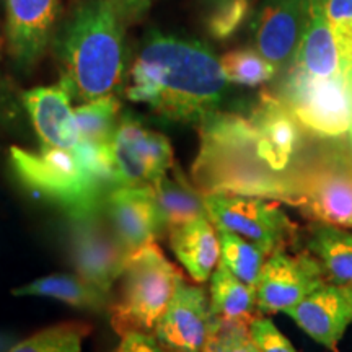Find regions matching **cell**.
I'll list each match as a JSON object with an SVG mask.
<instances>
[{"instance_id":"cell-25","label":"cell","mask_w":352,"mask_h":352,"mask_svg":"<svg viewBox=\"0 0 352 352\" xmlns=\"http://www.w3.org/2000/svg\"><path fill=\"white\" fill-rule=\"evenodd\" d=\"M120 101L114 95L88 101L74 109L78 131V142L94 145H109L120 116Z\"/></svg>"},{"instance_id":"cell-35","label":"cell","mask_w":352,"mask_h":352,"mask_svg":"<svg viewBox=\"0 0 352 352\" xmlns=\"http://www.w3.org/2000/svg\"><path fill=\"white\" fill-rule=\"evenodd\" d=\"M7 349H8V347H7V341L3 340L2 336H0V352H7Z\"/></svg>"},{"instance_id":"cell-9","label":"cell","mask_w":352,"mask_h":352,"mask_svg":"<svg viewBox=\"0 0 352 352\" xmlns=\"http://www.w3.org/2000/svg\"><path fill=\"white\" fill-rule=\"evenodd\" d=\"M101 212L70 219V258L77 274L90 284L113 294L131 254L120 243Z\"/></svg>"},{"instance_id":"cell-27","label":"cell","mask_w":352,"mask_h":352,"mask_svg":"<svg viewBox=\"0 0 352 352\" xmlns=\"http://www.w3.org/2000/svg\"><path fill=\"white\" fill-rule=\"evenodd\" d=\"M219 232L220 263L241 283L256 287L259 274L270 254L259 246L227 232Z\"/></svg>"},{"instance_id":"cell-33","label":"cell","mask_w":352,"mask_h":352,"mask_svg":"<svg viewBox=\"0 0 352 352\" xmlns=\"http://www.w3.org/2000/svg\"><path fill=\"white\" fill-rule=\"evenodd\" d=\"M113 352H170L166 351L153 333L129 331L121 336L120 344Z\"/></svg>"},{"instance_id":"cell-5","label":"cell","mask_w":352,"mask_h":352,"mask_svg":"<svg viewBox=\"0 0 352 352\" xmlns=\"http://www.w3.org/2000/svg\"><path fill=\"white\" fill-rule=\"evenodd\" d=\"M179 276L182 272L166 259L158 243L131 254L109 308L114 331L120 336L129 331L153 333L173 297Z\"/></svg>"},{"instance_id":"cell-28","label":"cell","mask_w":352,"mask_h":352,"mask_svg":"<svg viewBox=\"0 0 352 352\" xmlns=\"http://www.w3.org/2000/svg\"><path fill=\"white\" fill-rule=\"evenodd\" d=\"M227 82L246 87H258L276 76V67L254 50H235L220 59Z\"/></svg>"},{"instance_id":"cell-8","label":"cell","mask_w":352,"mask_h":352,"mask_svg":"<svg viewBox=\"0 0 352 352\" xmlns=\"http://www.w3.org/2000/svg\"><path fill=\"white\" fill-rule=\"evenodd\" d=\"M214 227L263 248L267 254L285 250L297 239V226L272 201L252 196H204Z\"/></svg>"},{"instance_id":"cell-2","label":"cell","mask_w":352,"mask_h":352,"mask_svg":"<svg viewBox=\"0 0 352 352\" xmlns=\"http://www.w3.org/2000/svg\"><path fill=\"white\" fill-rule=\"evenodd\" d=\"M192 184L202 196L235 195L294 204V182L263 164L250 118L214 113L199 124Z\"/></svg>"},{"instance_id":"cell-4","label":"cell","mask_w":352,"mask_h":352,"mask_svg":"<svg viewBox=\"0 0 352 352\" xmlns=\"http://www.w3.org/2000/svg\"><path fill=\"white\" fill-rule=\"evenodd\" d=\"M10 162L25 186L56 202L70 219L98 212L108 192L116 188L109 179L87 168L74 151L41 147V152L34 153L12 147Z\"/></svg>"},{"instance_id":"cell-23","label":"cell","mask_w":352,"mask_h":352,"mask_svg":"<svg viewBox=\"0 0 352 352\" xmlns=\"http://www.w3.org/2000/svg\"><path fill=\"white\" fill-rule=\"evenodd\" d=\"M15 297H47L54 298L78 310L109 314L113 294L104 292L78 274H50L20 285L12 290Z\"/></svg>"},{"instance_id":"cell-11","label":"cell","mask_w":352,"mask_h":352,"mask_svg":"<svg viewBox=\"0 0 352 352\" xmlns=\"http://www.w3.org/2000/svg\"><path fill=\"white\" fill-rule=\"evenodd\" d=\"M327 283L320 263L307 250L296 254L277 250L266 259L254 287L258 311L264 315L285 314Z\"/></svg>"},{"instance_id":"cell-32","label":"cell","mask_w":352,"mask_h":352,"mask_svg":"<svg viewBox=\"0 0 352 352\" xmlns=\"http://www.w3.org/2000/svg\"><path fill=\"white\" fill-rule=\"evenodd\" d=\"M204 352H259L250 336L248 328H212Z\"/></svg>"},{"instance_id":"cell-7","label":"cell","mask_w":352,"mask_h":352,"mask_svg":"<svg viewBox=\"0 0 352 352\" xmlns=\"http://www.w3.org/2000/svg\"><path fill=\"white\" fill-rule=\"evenodd\" d=\"M292 206L316 223L352 230V158L340 152L305 158L296 175Z\"/></svg>"},{"instance_id":"cell-31","label":"cell","mask_w":352,"mask_h":352,"mask_svg":"<svg viewBox=\"0 0 352 352\" xmlns=\"http://www.w3.org/2000/svg\"><path fill=\"white\" fill-rule=\"evenodd\" d=\"M248 333L259 352H298L267 316L258 315L248 327Z\"/></svg>"},{"instance_id":"cell-29","label":"cell","mask_w":352,"mask_h":352,"mask_svg":"<svg viewBox=\"0 0 352 352\" xmlns=\"http://www.w3.org/2000/svg\"><path fill=\"white\" fill-rule=\"evenodd\" d=\"M323 8L340 52L341 70L352 77V0H323Z\"/></svg>"},{"instance_id":"cell-15","label":"cell","mask_w":352,"mask_h":352,"mask_svg":"<svg viewBox=\"0 0 352 352\" xmlns=\"http://www.w3.org/2000/svg\"><path fill=\"white\" fill-rule=\"evenodd\" d=\"M103 212L129 254L165 235L151 186H118L104 197Z\"/></svg>"},{"instance_id":"cell-10","label":"cell","mask_w":352,"mask_h":352,"mask_svg":"<svg viewBox=\"0 0 352 352\" xmlns=\"http://www.w3.org/2000/svg\"><path fill=\"white\" fill-rule=\"evenodd\" d=\"M111 153L118 186H151L175 166L170 140L129 116L118 122Z\"/></svg>"},{"instance_id":"cell-1","label":"cell","mask_w":352,"mask_h":352,"mask_svg":"<svg viewBox=\"0 0 352 352\" xmlns=\"http://www.w3.org/2000/svg\"><path fill=\"white\" fill-rule=\"evenodd\" d=\"M220 60L204 44L153 33L131 69L127 98L175 122L201 124L227 91Z\"/></svg>"},{"instance_id":"cell-26","label":"cell","mask_w":352,"mask_h":352,"mask_svg":"<svg viewBox=\"0 0 352 352\" xmlns=\"http://www.w3.org/2000/svg\"><path fill=\"white\" fill-rule=\"evenodd\" d=\"M91 333L87 321L52 324L10 346L7 352H82L83 341Z\"/></svg>"},{"instance_id":"cell-16","label":"cell","mask_w":352,"mask_h":352,"mask_svg":"<svg viewBox=\"0 0 352 352\" xmlns=\"http://www.w3.org/2000/svg\"><path fill=\"white\" fill-rule=\"evenodd\" d=\"M285 315L324 349L338 352L352 324V285L327 283Z\"/></svg>"},{"instance_id":"cell-22","label":"cell","mask_w":352,"mask_h":352,"mask_svg":"<svg viewBox=\"0 0 352 352\" xmlns=\"http://www.w3.org/2000/svg\"><path fill=\"white\" fill-rule=\"evenodd\" d=\"M151 188L165 233L208 215L204 196L197 191L192 182H188L176 165L152 183Z\"/></svg>"},{"instance_id":"cell-30","label":"cell","mask_w":352,"mask_h":352,"mask_svg":"<svg viewBox=\"0 0 352 352\" xmlns=\"http://www.w3.org/2000/svg\"><path fill=\"white\" fill-rule=\"evenodd\" d=\"M250 0H217L208 16V32L214 39L232 38L248 20Z\"/></svg>"},{"instance_id":"cell-14","label":"cell","mask_w":352,"mask_h":352,"mask_svg":"<svg viewBox=\"0 0 352 352\" xmlns=\"http://www.w3.org/2000/svg\"><path fill=\"white\" fill-rule=\"evenodd\" d=\"M311 0H264L253 20L256 51L276 69L292 64L308 21Z\"/></svg>"},{"instance_id":"cell-34","label":"cell","mask_w":352,"mask_h":352,"mask_svg":"<svg viewBox=\"0 0 352 352\" xmlns=\"http://www.w3.org/2000/svg\"><path fill=\"white\" fill-rule=\"evenodd\" d=\"M114 6L120 10L124 20L138 19L142 13L147 12L153 0H113Z\"/></svg>"},{"instance_id":"cell-21","label":"cell","mask_w":352,"mask_h":352,"mask_svg":"<svg viewBox=\"0 0 352 352\" xmlns=\"http://www.w3.org/2000/svg\"><path fill=\"white\" fill-rule=\"evenodd\" d=\"M292 64L318 78L334 77L341 72L336 41L324 15L323 0H311L308 21Z\"/></svg>"},{"instance_id":"cell-13","label":"cell","mask_w":352,"mask_h":352,"mask_svg":"<svg viewBox=\"0 0 352 352\" xmlns=\"http://www.w3.org/2000/svg\"><path fill=\"white\" fill-rule=\"evenodd\" d=\"M210 334L212 318L208 290L189 283L182 274L165 314L153 329V336L170 352H204Z\"/></svg>"},{"instance_id":"cell-3","label":"cell","mask_w":352,"mask_h":352,"mask_svg":"<svg viewBox=\"0 0 352 352\" xmlns=\"http://www.w3.org/2000/svg\"><path fill=\"white\" fill-rule=\"evenodd\" d=\"M113 0H87L56 38L70 98L88 103L113 95L124 74V28Z\"/></svg>"},{"instance_id":"cell-24","label":"cell","mask_w":352,"mask_h":352,"mask_svg":"<svg viewBox=\"0 0 352 352\" xmlns=\"http://www.w3.org/2000/svg\"><path fill=\"white\" fill-rule=\"evenodd\" d=\"M307 252L320 263L331 284L352 285V232L328 223H316L307 240Z\"/></svg>"},{"instance_id":"cell-12","label":"cell","mask_w":352,"mask_h":352,"mask_svg":"<svg viewBox=\"0 0 352 352\" xmlns=\"http://www.w3.org/2000/svg\"><path fill=\"white\" fill-rule=\"evenodd\" d=\"M250 121L256 131L258 153L272 173L296 183V175L305 158L303 127L279 96L263 94Z\"/></svg>"},{"instance_id":"cell-19","label":"cell","mask_w":352,"mask_h":352,"mask_svg":"<svg viewBox=\"0 0 352 352\" xmlns=\"http://www.w3.org/2000/svg\"><path fill=\"white\" fill-rule=\"evenodd\" d=\"M166 235L171 252L192 283H208L220 264L219 232L208 215L192 220L186 226L176 227Z\"/></svg>"},{"instance_id":"cell-17","label":"cell","mask_w":352,"mask_h":352,"mask_svg":"<svg viewBox=\"0 0 352 352\" xmlns=\"http://www.w3.org/2000/svg\"><path fill=\"white\" fill-rule=\"evenodd\" d=\"M59 0H7V46L20 69L38 64L51 41Z\"/></svg>"},{"instance_id":"cell-18","label":"cell","mask_w":352,"mask_h":352,"mask_svg":"<svg viewBox=\"0 0 352 352\" xmlns=\"http://www.w3.org/2000/svg\"><path fill=\"white\" fill-rule=\"evenodd\" d=\"M70 95L63 83L36 87L23 95L34 131L41 139V147L74 151L78 144V131Z\"/></svg>"},{"instance_id":"cell-20","label":"cell","mask_w":352,"mask_h":352,"mask_svg":"<svg viewBox=\"0 0 352 352\" xmlns=\"http://www.w3.org/2000/svg\"><path fill=\"white\" fill-rule=\"evenodd\" d=\"M209 308L212 328H248L256 318V289L236 279L222 263L209 279Z\"/></svg>"},{"instance_id":"cell-6","label":"cell","mask_w":352,"mask_h":352,"mask_svg":"<svg viewBox=\"0 0 352 352\" xmlns=\"http://www.w3.org/2000/svg\"><path fill=\"white\" fill-rule=\"evenodd\" d=\"M279 98L296 116L303 131L320 139L349 134L352 124V77L318 78L290 64L280 85Z\"/></svg>"}]
</instances>
